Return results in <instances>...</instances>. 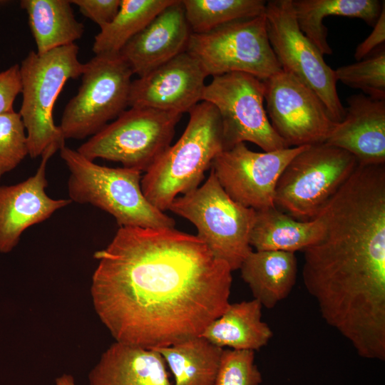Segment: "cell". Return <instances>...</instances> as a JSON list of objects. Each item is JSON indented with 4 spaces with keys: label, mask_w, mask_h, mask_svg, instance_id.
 <instances>
[{
    "label": "cell",
    "mask_w": 385,
    "mask_h": 385,
    "mask_svg": "<svg viewBox=\"0 0 385 385\" xmlns=\"http://www.w3.org/2000/svg\"><path fill=\"white\" fill-rule=\"evenodd\" d=\"M93 257V308L115 342L168 346L200 336L230 304L229 265L175 227H119Z\"/></svg>",
    "instance_id": "1"
},
{
    "label": "cell",
    "mask_w": 385,
    "mask_h": 385,
    "mask_svg": "<svg viewBox=\"0 0 385 385\" xmlns=\"http://www.w3.org/2000/svg\"><path fill=\"white\" fill-rule=\"evenodd\" d=\"M188 113L182 135L145 172L140 181L145 197L164 212L179 194L200 186L214 158L224 150L222 123L216 108L201 101Z\"/></svg>",
    "instance_id": "2"
},
{
    "label": "cell",
    "mask_w": 385,
    "mask_h": 385,
    "mask_svg": "<svg viewBox=\"0 0 385 385\" xmlns=\"http://www.w3.org/2000/svg\"><path fill=\"white\" fill-rule=\"evenodd\" d=\"M60 155L70 173L68 190L72 202L104 210L119 227H175V220L145 197L140 170L99 165L66 145Z\"/></svg>",
    "instance_id": "3"
},
{
    "label": "cell",
    "mask_w": 385,
    "mask_h": 385,
    "mask_svg": "<svg viewBox=\"0 0 385 385\" xmlns=\"http://www.w3.org/2000/svg\"><path fill=\"white\" fill-rule=\"evenodd\" d=\"M78 51L76 43L43 54L31 51L19 65L22 103L19 113L31 158L41 156L52 144L65 145L61 130L54 123L53 111L66 83L83 72Z\"/></svg>",
    "instance_id": "4"
},
{
    "label": "cell",
    "mask_w": 385,
    "mask_h": 385,
    "mask_svg": "<svg viewBox=\"0 0 385 385\" xmlns=\"http://www.w3.org/2000/svg\"><path fill=\"white\" fill-rule=\"evenodd\" d=\"M168 210L192 222L197 236L232 271L240 269L252 251L250 236L255 210L233 200L212 170L204 184L177 197Z\"/></svg>",
    "instance_id": "5"
},
{
    "label": "cell",
    "mask_w": 385,
    "mask_h": 385,
    "mask_svg": "<svg viewBox=\"0 0 385 385\" xmlns=\"http://www.w3.org/2000/svg\"><path fill=\"white\" fill-rule=\"evenodd\" d=\"M357 165L351 153L327 143L307 145L281 173L274 206L297 220H313Z\"/></svg>",
    "instance_id": "6"
},
{
    "label": "cell",
    "mask_w": 385,
    "mask_h": 385,
    "mask_svg": "<svg viewBox=\"0 0 385 385\" xmlns=\"http://www.w3.org/2000/svg\"><path fill=\"white\" fill-rule=\"evenodd\" d=\"M183 114L148 108H130L81 144L77 151L94 161L119 162L145 172L170 145Z\"/></svg>",
    "instance_id": "7"
},
{
    "label": "cell",
    "mask_w": 385,
    "mask_h": 385,
    "mask_svg": "<svg viewBox=\"0 0 385 385\" xmlns=\"http://www.w3.org/2000/svg\"><path fill=\"white\" fill-rule=\"evenodd\" d=\"M133 75L119 54L95 56L83 63L81 86L58 125L64 139L92 136L125 111Z\"/></svg>",
    "instance_id": "8"
},
{
    "label": "cell",
    "mask_w": 385,
    "mask_h": 385,
    "mask_svg": "<svg viewBox=\"0 0 385 385\" xmlns=\"http://www.w3.org/2000/svg\"><path fill=\"white\" fill-rule=\"evenodd\" d=\"M186 51L207 76L242 72L264 81L282 70L268 38L265 14L192 34Z\"/></svg>",
    "instance_id": "9"
},
{
    "label": "cell",
    "mask_w": 385,
    "mask_h": 385,
    "mask_svg": "<svg viewBox=\"0 0 385 385\" xmlns=\"http://www.w3.org/2000/svg\"><path fill=\"white\" fill-rule=\"evenodd\" d=\"M264 94L263 81L246 73L213 76L206 84L202 101L212 104L220 115L224 150L246 141L265 152L290 148L270 123Z\"/></svg>",
    "instance_id": "10"
},
{
    "label": "cell",
    "mask_w": 385,
    "mask_h": 385,
    "mask_svg": "<svg viewBox=\"0 0 385 385\" xmlns=\"http://www.w3.org/2000/svg\"><path fill=\"white\" fill-rule=\"evenodd\" d=\"M265 16L268 38L282 69L311 88L334 122L342 121L345 108L338 96L334 70L299 29L292 0L267 1Z\"/></svg>",
    "instance_id": "11"
},
{
    "label": "cell",
    "mask_w": 385,
    "mask_h": 385,
    "mask_svg": "<svg viewBox=\"0 0 385 385\" xmlns=\"http://www.w3.org/2000/svg\"><path fill=\"white\" fill-rule=\"evenodd\" d=\"M262 81L267 116L288 147L325 143L336 122L311 88L283 70Z\"/></svg>",
    "instance_id": "12"
},
{
    "label": "cell",
    "mask_w": 385,
    "mask_h": 385,
    "mask_svg": "<svg viewBox=\"0 0 385 385\" xmlns=\"http://www.w3.org/2000/svg\"><path fill=\"white\" fill-rule=\"evenodd\" d=\"M307 146L255 152L245 143H240L220 152L210 168L235 202L255 210L272 207H274V191L281 173Z\"/></svg>",
    "instance_id": "13"
},
{
    "label": "cell",
    "mask_w": 385,
    "mask_h": 385,
    "mask_svg": "<svg viewBox=\"0 0 385 385\" xmlns=\"http://www.w3.org/2000/svg\"><path fill=\"white\" fill-rule=\"evenodd\" d=\"M207 77L199 61L183 52L132 81L128 106L189 113L202 101Z\"/></svg>",
    "instance_id": "14"
},
{
    "label": "cell",
    "mask_w": 385,
    "mask_h": 385,
    "mask_svg": "<svg viewBox=\"0 0 385 385\" xmlns=\"http://www.w3.org/2000/svg\"><path fill=\"white\" fill-rule=\"evenodd\" d=\"M61 148L52 144L43 151L34 175L16 185L0 186V252H11L24 230L72 202L70 199L51 198L46 192V165Z\"/></svg>",
    "instance_id": "15"
},
{
    "label": "cell",
    "mask_w": 385,
    "mask_h": 385,
    "mask_svg": "<svg viewBox=\"0 0 385 385\" xmlns=\"http://www.w3.org/2000/svg\"><path fill=\"white\" fill-rule=\"evenodd\" d=\"M191 29L182 0H175L132 38L119 55L138 77L186 51Z\"/></svg>",
    "instance_id": "16"
},
{
    "label": "cell",
    "mask_w": 385,
    "mask_h": 385,
    "mask_svg": "<svg viewBox=\"0 0 385 385\" xmlns=\"http://www.w3.org/2000/svg\"><path fill=\"white\" fill-rule=\"evenodd\" d=\"M346 101L343 120L325 143L349 152L359 165L385 164V100L361 93Z\"/></svg>",
    "instance_id": "17"
},
{
    "label": "cell",
    "mask_w": 385,
    "mask_h": 385,
    "mask_svg": "<svg viewBox=\"0 0 385 385\" xmlns=\"http://www.w3.org/2000/svg\"><path fill=\"white\" fill-rule=\"evenodd\" d=\"M89 385H172L160 353L113 343L90 371Z\"/></svg>",
    "instance_id": "18"
},
{
    "label": "cell",
    "mask_w": 385,
    "mask_h": 385,
    "mask_svg": "<svg viewBox=\"0 0 385 385\" xmlns=\"http://www.w3.org/2000/svg\"><path fill=\"white\" fill-rule=\"evenodd\" d=\"M241 277L262 307L274 308L292 292L297 275L294 253L252 251L242 263Z\"/></svg>",
    "instance_id": "19"
},
{
    "label": "cell",
    "mask_w": 385,
    "mask_h": 385,
    "mask_svg": "<svg viewBox=\"0 0 385 385\" xmlns=\"http://www.w3.org/2000/svg\"><path fill=\"white\" fill-rule=\"evenodd\" d=\"M262 306L257 299L230 303L226 310L201 334L210 342L224 349L259 350L273 333L262 320Z\"/></svg>",
    "instance_id": "20"
},
{
    "label": "cell",
    "mask_w": 385,
    "mask_h": 385,
    "mask_svg": "<svg viewBox=\"0 0 385 385\" xmlns=\"http://www.w3.org/2000/svg\"><path fill=\"white\" fill-rule=\"evenodd\" d=\"M322 232L317 217L302 221L275 206L255 210L250 245L257 251L276 250L294 253L314 243Z\"/></svg>",
    "instance_id": "21"
},
{
    "label": "cell",
    "mask_w": 385,
    "mask_h": 385,
    "mask_svg": "<svg viewBox=\"0 0 385 385\" xmlns=\"http://www.w3.org/2000/svg\"><path fill=\"white\" fill-rule=\"evenodd\" d=\"M294 16L302 32L323 55L332 54L327 41L325 17L339 16L358 18L374 27L384 1L378 0H292Z\"/></svg>",
    "instance_id": "22"
},
{
    "label": "cell",
    "mask_w": 385,
    "mask_h": 385,
    "mask_svg": "<svg viewBox=\"0 0 385 385\" xmlns=\"http://www.w3.org/2000/svg\"><path fill=\"white\" fill-rule=\"evenodd\" d=\"M68 0H21L20 6L28 16L29 25L36 45L43 54L75 43L84 33Z\"/></svg>",
    "instance_id": "23"
},
{
    "label": "cell",
    "mask_w": 385,
    "mask_h": 385,
    "mask_svg": "<svg viewBox=\"0 0 385 385\" xmlns=\"http://www.w3.org/2000/svg\"><path fill=\"white\" fill-rule=\"evenodd\" d=\"M172 372L175 385H214L223 349L201 336L153 349Z\"/></svg>",
    "instance_id": "24"
},
{
    "label": "cell",
    "mask_w": 385,
    "mask_h": 385,
    "mask_svg": "<svg viewBox=\"0 0 385 385\" xmlns=\"http://www.w3.org/2000/svg\"><path fill=\"white\" fill-rule=\"evenodd\" d=\"M175 0H121L113 20L94 37L95 56L118 55L125 44Z\"/></svg>",
    "instance_id": "25"
},
{
    "label": "cell",
    "mask_w": 385,
    "mask_h": 385,
    "mask_svg": "<svg viewBox=\"0 0 385 385\" xmlns=\"http://www.w3.org/2000/svg\"><path fill=\"white\" fill-rule=\"evenodd\" d=\"M192 34H202L239 19L265 14L264 0H182Z\"/></svg>",
    "instance_id": "26"
},
{
    "label": "cell",
    "mask_w": 385,
    "mask_h": 385,
    "mask_svg": "<svg viewBox=\"0 0 385 385\" xmlns=\"http://www.w3.org/2000/svg\"><path fill=\"white\" fill-rule=\"evenodd\" d=\"M334 74L337 81L371 98L385 100L384 45L361 61L339 67Z\"/></svg>",
    "instance_id": "27"
},
{
    "label": "cell",
    "mask_w": 385,
    "mask_h": 385,
    "mask_svg": "<svg viewBox=\"0 0 385 385\" xmlns=\"http://www.w3.org/2000/svg\"><path fill=\"white\" fill-rule=\"evenodd\" d=\"M29 155L26 130L19 112L0 115V178Z\"/></svg>",
    "instance_id": "28"
},
{
    "label": "cell",
    "mask_w": 385,
    "mask_h": 385,
    "mask_svg": "<svg viewBox=\"0 0 385 385\" xmlns=\"http://www.w3.org/2000/svg\"><path fill=\"white\" fill-rule=\"evenodd\" d=\"M255 351L223 349L214 385H260Z\"/></svg>",
    "instance_id": "29"
},
{
    "label": "cell",
    "mask_w": 385,
    "mask_h": 385,
    "mask_svg": "<svg viewBox=\"0 0 385 385\" xmlns=\"http://www.w3.org/2000/svg\"><path fill=\"white\" fill-rule=\"evenodd\" d=\"M121 0H70L86 18L100 29L111 23L118 14Z\"/></svg>",
    "instance_id": "30"
},
{
    "label": "cell",
    "mask_w": 385,
    "mask_h": 385,
    "mask_svg": "<svg viewBox=\"0 0 385 385\" xmlns=\"http://www.w3.org/2000/svg\"><path fill=\"white\" fill-rule=\"evenodd\" d=\"M21 92L19 65L0 72V115L14 110V103Z\"/></svg>",
    "instance_id": "31"
},
{
    "label": "cell",
    "mask_w": 385,
    "mask_h": 385,
    "mask_svg": "<svg viewBox=\"0 0 385 385\" xmlns=\"http://www.w3.org/2000/svg\"><path fill=\"white\" fill-rule=\"evenodd\" d=\"M373 31L367 38L356 48L354 58L359 61L371 54L384 45L385 41V3L380 16L373 27Z\"/></svg>",
    "instance_id": "32"
},
{
    "label": "cell",
    "mask_w": 385,
    "mask_h": 385,
    "mask_svg": "<svg viewBox=\"0 0 385 385\" xmlns=\"http://www.w3.org/2000/svg\"><path fill=\"white\" fill-rule=\"evenodd\" d=\"M55 385H76L72 375L63 374L55 380Z\"/></svg>",
    "instance_id": "33"
}]
</instances>
